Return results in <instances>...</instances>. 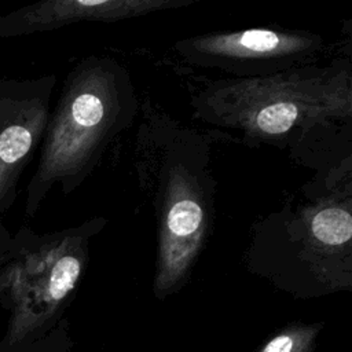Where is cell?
I'll return each instance as SVG.
<instances>
[{"mask_svg": "<svg viewBox=\"0 0 352 352\" xmlns=\"http://www.w3.org/2000/svg\"><path fill=\"white\" fill-rule=\"evenodd\" d=\"M10 239H11V235L8 234L7 228L0 230V265H1L3 260H4V254H6V250H7Z\"/></svg>", "mask_w": 352, "mask_h": 352, "instance_id": "10", "label": "cell"}, {"mask_svg": "<svg viewBox=\"0 0 352 352\" xmlns=\"http://www.w3.org/2000/svg\"><path fill=\"white\" fill-rule=\"evenodd\" d=\"M132 161L155 231L154 293L165 297L190 278L214 223L216 179L209 138L150 98L139 107Z\"/></svg>", "mask_w": 352, "mask_h": 352, "instance_id": "2", "label": "cell"}, {"mask_svg": "<svg viewBox=\"0 0 352 352\" xmlns=\"http://www.w3.org/2000/svg\"><path fill=\"white\" fill-rule=\"evenodd\" d=\"M55 74L34 78H0V230L19 180L38 151L51 113Z\"/></svg>", "mask_w": 352, "mask_h": 352, "instance_id": "7", "label": "cell"}, {"mask_svg": "<svg viewBox=\"0 0 352 352\" xmlns=\"http://www.w3.org/2000/svg\"><path fill=\"white\" fill-rule=\"evenodd\" d=\"M304 198H290L254 221L245 250L254 271L307 283L323 293L352 287V183L330 190L307 184Z\"/></svg>", "mask_w": 352, "mask_h": 352, "instance_id": "4", "label": "cell"}, {"mask_svg": "<svg viewBox=\"0 0 352 352\" xmlns=\"http://www.w3.org/2000/svg\"><path fill=\"white\" fill-rule=\"evenodd\" d=\"M319 326L293 324L276 334L260 352H311Z\"/></svg>", "mask_w": 352, "mask_h": 352, "instance_id": "9", "label": "cell"}, {"mask_svg": "<svg viewBox=\"0 0 352 352\" xmlns=\"http://www.w3.org/2000/svg\"><path fill=\"white\" fill-rule=\"evenodd\" d=\"M197 0H45L0 16V38L55 30L72 23H114L183 8Z\"/></svg>", "mask_w": 352, "mask_h": 352, "instance_id": "8", "label": "cell"}, {"mask_svg": "<svg viewBox=\"0 0 352 352\" xmlns=\"http://www.w3.org/2000/svg\"><path fill=\"white\" fill-rule=\"evenodd\" d=\"M107 226L96 216L59 231L37 234L22 227L11 236L3 271L12 316L6 346H12L52 319L77 289L95 238Z\"/></svg>", "mask_w": 352, "mask_h": 352, "instance_id": "5", "label": "cell"}, {"mask_svg": "<svg viewBox=\"0 0 352 352\" xmlns=\"http://www.w3.org/2000/svg\"><path fill=\"white\" fill-rule=\"evenodd\" d=\"M140 102L129 70L110 55H89L65 77L26 187L25 212L33 217L47 194L77 190L102 157L139 116Z\"/></svg>", "mask_w": 352, "mask_h": 352, "instance_id": "3", "label": "cell"}, {"mask_svg": "<svg viewBox=\"0 0 352 352\" xmlns=\"http://www.w3.org/2000/svg\"><path fill=\"white\" fill-rule=\"evenodd\" d=\"M324 47L319 33L265 26L195 34L177 40L172 50L188 66L250 78L318 63Z\"/></svg>", "mask_w": 352, "mask_h": 352, "instance_id": "6", "label": "cell"}, {"mask_svg": "<svg viewBox=\"0 0 352 352\" xmlns=\"http://www.w3.org/2000/svg\"><path fill=\"white\" fill-rule=\"evenodd\" d=\"M6 287H7V275L3 271V263H1V265H0V298L6 292Z\"/></svg>", "mask_w": 352, "mask_h": 352, "instance_id": "11", "label": "cell"}, {"mask_svg": "<svg viewBox=\"0 0 352 352\" xmlns=\"http://www.w3.org/2000/svg\"><path fill=\"white\" fill-rule=\"evenodd\" d=\"M194 120L249 147L271 146L304 166L312 182L352 180V65L346 58L261 77L206 78L188 84Z\"/></svg>", "mask_w": 352, "mask_h": 352, "instance_id": "1", "label": "cell"}]
</instances>
